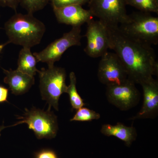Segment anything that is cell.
<instances>
[{"mask_svg": "<svg viewBox=\"0 0 158 158\" xmlns=\"http://www.w3.org/2000/svg\"><path fill=\"white\" fill-rule=\"evenodd\" d=\"M106 24L110 49L119 58L130 81L141 85L158 76V62L151 46L128 37L118 25Z\"/></svg>", "mask_w": 158, "mask_h": 158, "instance_id": "6da1fadb", "label": "cell"}, {"mask_svg": "<svg viewBox=\"0 0 158 158\" xmlns=\"http://www.w3.org/2000/svg\"><path fill=\"white\" fill-rule=\"evenodd\" d=\"M4 30L9 44L31 48L41 42L46 28L33 14L16 13L5 23Z\"/></svg>", "mask_w": 158, "mask_h": 158, "instance_id": "7a4b0ae2", "label": "cell"}, {"mask_svg": "<svg viewBox=\"0 0 158 158\" xmlns=\"http://www.w3.org/2000/svg\"><path fill=\"white\" fill-rule=\"evenodd\" d=\"M120 25V30L132 39L151 46L158 44L157 17L146 12H134Z\"/></svg>", "mask_w": 158, "mask_h": 158, "instance_id": "3957f363", "label": "cell"}, {"mask_svg": "<svg viewBox=\"0 0 158 158\" xmlns=\"http://www.w3.org/2000/svg\"><path fill=\"white\" fill-rule=\"evenodd\" d=\"M39 88L42 99L49 105V110L53 107L59 110V101L62 94L66 93V73L65 69L55 65L42 68L38 71Z\"/></svg>", "mask_w": 158, "mask_h": 158, "instance_id": "277c9868", "label": "cell"}, {"mask_svg": "<svg viewBox=\"0 0 158 158\" xmlns=\"http://www.w3.org/2000/svg\"><path fill=\"white\" fill-rule=\"evenodd\" d=\"M26 110L23 116L18 117L21 120L12 126L26 123L38 139H52L56 137L58 131V120L57 116L50 110L44 111L33 108Z\"/></svg>", "mask_w": 158, "mask_h": 158, "instance_id": "5b68a950", "label": "cell"}, {"mask_svg": "<svg viewBox=\"0 0 158 158\" xmlns=\"http://www.w3.org/2000/svg\"><path fill=\"white\" fill-rule=\"evenodd\" d=\"M82 37L81 27H73L70 31L63 34L62 37L54 40L40 52L33 53V55L37 62L46 63L48 66L53 65L69 48L81 46Z\"/></svg>", "mask_w": 158, "mask_h": 158, "instance_id": "8992f818", "label": "cell"}, {"mask_svg": "<svg viewBox=\"0 0 158 158\" xmlns=\"http://www.w3.org/2000/svg\"><path fill=\"white\" fill-rule=\"evenodd\" d=\"M88 4L94 17L107 24L119 26L128 17L125 0H90Z\"/></svg>", "mask_w": 158, "mask_h": 158, "instance_id": "52a82bcc", "label": "cell"}, {"mask_svg": "<svg viewBox=\"0 0 158 158\" xmlns=\"http://www.w3.org/2000/svg\"><path fill=\"white\" fill-rule=\"evenodd\" d=\"M97 75L99 81L106 87L120 85L128 79L126 70L117 55L108 52L101 57Z\"/></svg>", "mask_w": 158, "mask_h": 158, "instance_id": "ba28073f", "label": "cell"}, {"mask_svg": "<svg viewBox=\"0 0 158 158\" xmlns=\"http://www.w3.org/2000/svg\"><path fill=\"white\" fill-rule=\"evenodd\" d=\"M87 24L85 36L87 38V44L84 51L90 57H101L110 49L109 37L106 23L99 20L92 19Z\"/></svg>", "mask_w": 158, "mask_h": 158, "instance_id": "9c48e42d", "label": "cell"}, {"mask_svg": "<svg viewBox=\"0 0 158 158\" xmlns=\"http://www.w3.org/2000/svg\"><path fill=\"white\" fill-rule=\"evenodd\" d=\"M135 85L128 79L120 85L107 86L106 95L108 101L122 111L134 107L140 99V92Z\"/></svg>", "mask_w": 158, "mask_h": 158, "instance_id": "30bf717a", "label": "cell"}, {"mask_svg": "<svg viewBox=\"0 0 158 158\" xmlns=\"http://www.w3.org/2000/svg\"><path fill=\"white\" fill-rule=\"evenodd\" d=\"M143 91V105L135 116L130 120L153 118L158 112V82L153 77L141 85Z\"/></svg>", "mask_w": 158, "mask_h": 158, "instance_id": "8fae6325", "label": "cell"}, {"mask_svg": "<svg viewBox=\"0 0 158 158\" xmlns=\"http://www.w3.org/2000/svg\"><path fill=\"white\" fill-rule=\"evenodd\" d=\"M53 9L58 22L71 26L72 27H81L94 18L90 10L84 9L81 5L54 7Z\"/></svg>", "mask_w": 158, "mask_h": 158, "instance_id": "7c38bea8", "label": "cell"}, {"mask_svg": "<svg viewBox=\"0 0 158 158\" xmlns=\"http://www.w3.org/2000/svg\"><path fill=\"white\" fill-rule=\"evenodd\" d=\"M6 77L4 83L9 85L11 93L15 95H21L29 91L35 83L34 77L31 76L17 70L3 69Z\"/></svg>", "mask_w": 158, "mask_h": 158, "instance_id": "4fadbf2b", "label": "cell"}, {"mask_svg": "<svg viewBox=\"0 0 158 158\" xmlns=\"http://www.w3.org/2000/svg\"><path fill=\"white\" fill-rule=\"evenodd\" d=\"M103 135L107 137L114 136L125 143L129 147L133 141H135L137 137V131L134 127H128L120 123L116 125L106 124L102 126L100 130Z\"/></svg>", "mask_w": 158, "mask_h": 158, "instance_id": "5bb4252c", "label": "cell"}, {"mask_svg": "<svg viewBox=\"0 0 158 158\" xmlns=\"http://www.w3.org/2000/svg\"><path fill=\"white\" fill-rule=\"evenodd\" d=\"M37 59L31 51V48H23L20 51L18 59L17 70L34 77L39 70L37 68Z\"/></svg>", "mask_w": 158, "mask_h": 158, "instance_id": "9a60e30c", "label": "cell"}, {"mask_svg": "<svg viewBox=\"0 0 158 158\" xmlns=\"http://www.w3.org/2000/svg\"><path fill=\"white\" fill-rule=\"evenodd\" d=\"M70 84L68 86L66 93L69 96V100L73 110H78L85 106L84 100L78 93L77 89V77L75 73L71 72L69 74Z\"/></svg>", "mask_w": 158, "mask_h": 158, "instance_id": "2e32d148", "label": "cell"}, {"mask_svg": "<svg viewBox=\"0 0 158 158\" xmlns=\"http://www.w3.org/2000/svg\"><path fill=\"white\" fill-rule=\"evenodd\" d=\"M126 4L141 12L158 13V0H125Z\"/></svg>", "mask_w": 158, "mask_h": 158, "instance_id": "e0dca14e", "label": "cell"}, {"mask_svg": "<svg viewBox=\"0 0 158 158\" xmlns=\"http://www.w3.org/2000/svg\"><path fill=\"white\" fill-rule=\"evenodd\" d=\"M100 117V114L95 111L83 107L77 110V113L70 120V121H91L98 120Z\"/></svg>", "mask_w": 158, "mask_h": 158, "instance_id": "ac0fdd59", "label": "cell"}, {"mask_svg": "<svg viewBox=\"0 0 158 158\" xmlns=\"http://www.w3.org/2000/svg\"><path fill=\"white\" fill-rule=\"evenodd\" d=\"M49 2L50 0H20L23 8L28 13L33 14L44 9Z\"/></svg>", "mask_w": 158, "mask_h": 158, "instance_id": "d6986e66", "label": "cell"}, {"mask_svg": "<svg viewBox=\"0 0 158 158\" xmlns=\"http://www.w3.org/2000/svg\"><path fill=\"white\" fill-rule=\"evenodd\" d=\"M90 0H50L53 8H59L70 5H79L83 6L88 3Z\"/></svg>", "mask_w": 158, "mask_h": 158, "instance_id": "ffe728a7", "label": "cell"}, {"mask_svg": "<svg viewBox=\"0 0 158 158\" xmlns=\"http://www.w3.org/2000/svg\"><path fill=\"white\" fill-rule=\"evenodd\" d=\"M20 0H0V6L9 7L16 11Z\"/></svg>", "mask_w": 158, "mask_h": 158, "instance_id": "44dd1931", "label": "cell"}, {"mask_svg": "<svg viewBox=\"0 0 158 158\" xmlns=\"http://www.w3.org/2000/svg\"><path fill=\"white\" fill-rule=\"evenodd\" d=\"M35 158H58L56 154L50 149H43L36 154Z\"/></svg>", "mask_w": 158, "mask_h": 158, "instance_id": "7402d4cb", "label": "cell"}, {"mask_svg": "<svg viewBox=\"0 0 158 158\" xmlns=\"http://www.w3.org/2000/svg\"><path fill=\"white\" fill-rule=\"evenodd\" d=\"M9 89L0 85V103L7 102Z\"/></svg>", "mask_w": 158, "mask_h": 158, "instance_id": "603a6c76", "label": "cell"}, {"mask_svg": "<svg viewBox=\"0 0 158 158\" xmlns=\"http://www.w3.org/2000/svg\"><path fill=\"white\" fill-rule=\"evenodd\" d=\"M9 43L8 41H7L5 43L2 44H0V55H1V52L2 51L3 49H4L5 47L7 45V44H9Z\"/></svg>", "mask_w": 158, "mask_h": 158, "instance_id": "cb8c5ba5", "label": "cell"}, {"mask_svg": "<svg viewBox=\"0 0 158 158\" xmlns=\"http://www.w3.org/2000/svg\"><path fill=\"white\" fill-rule=\"evenodd\" d=\"M4 128V127H1L0 128V132H1V130H2ZM0 136H1V134H0Z\"/></svg>", "mask_w": 158, "mask_h": 158, "instance_id": "d4e9b609", "label": "cell"}, {"mask_svg": "<svg viewBox=\"0 0 158 158\" xmlns=\"http://www.w3.org/2000/svg\"><path fill=\"white\" fill-rule=\"evenodd\" d=\"M0 18H1V15H0Z\"/></svg>", "mask_w": 158, "mask_h": 158, "instance_id": "484cf974", "label": "cell"}]
</instances>
